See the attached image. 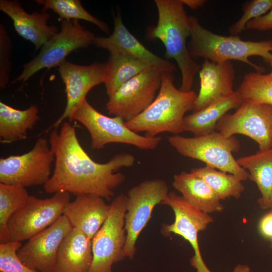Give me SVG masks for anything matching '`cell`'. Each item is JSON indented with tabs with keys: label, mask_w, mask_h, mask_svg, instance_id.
I'll return each mask as SVG.
<instances>
[{
	"label": "cell",
	"mask_w": 272,
	"mask_h": 272,
	"mask_svg": "<svg viewBox=\"0 0 272 272\" xmlns=\"http://www.w3.org/2000/svg\"><path fill=\"white\" fill-rule=\"evenodd\" d=\"M271 8L272 0H252L245 2L242 8L243 15L230 26L229 33L231 36H239L245 30L246 25L249 21L265 14Z\"/></svg>",
	"instance_id": "31"
},
{
	"label": "cell",
	"mask_w": 272,
	"mask_h": 272,
	"mask_svg": "<svg viewBox=\"0 0 272 272\" xmlns=\"http://www.w3.org/2000/svg\"><path fill=\"white\" fill-rule=\"evenodd\" d=\"M93 44L109 52L123 51L144 62L150 67L161 72H174L175 65L152 52L126 28L120 13L114 16V29L108 37H96Z\"/></svg>",
	"instance_id": "18"
},
{
	"label": "cell",
	"mask_w": 272,
	"mask_h": 272,
	"mask_svg": "<svg viewBox=\"0 0 272 272\" xmlns=\"http://www.w3.org/2000/svg\"><path fill=\"white\" fill-rule=\"evenodd\" d=\"M168 142L184 157L201 161L206 166L233 174L242 181L248 179V171L238 164L232 155L241 147L235 136L226 137L215 131L192 138L174 134L168 138Z\"/></svg>",
	"instance_id": "5"
},
{
	"label": "cell",
	"mask_w": 272,
	"mask_h": 272,
	"mask_svg": "<svg viewBox=\"0 0 272 272\" xmlns=\"http://www.w3.org/2000/svg\"><path fill=\"white\" fill-rule=\"evenodd\" d=\"M248 171L249 179L260 193L257 203L262 210L272 209V148L258 150L255 154L236 159Z\"/></svg>",
	"instance_id": "24"
},
{
	"label": "cell",
	"mask_w": 272,
	"mask_h": 272,
	"mask_svg": "<svg viewBox=\"0 0 272 272\" xmlns=\"http://www.w3.org/2000/svg\"><path fill=\"white\" fill-rule=\"evenodd\" d=\"M267 31L272 30V8L265 14L249 21L245 30Z\"/></svg>",
	"instance_id": "34"
},
{
	"label": "cell",
	"mask_w": 272,
	"mask_h": 272,
	"mask_svg": "<svg viewBox=\"0 0 272 272\" xmlns=\"http://www.w3.org/2000/svg\"><path fill=\"white\" fill-rule=\"evenodd\" d=\"M72 228L67 218L62 215L18 250L19 258L26 266L38 272H53L59 247Z\"/></svg>",
	"instance_id": "15"
},
{
	"label": "cell",
	"mask_w": 272,
	"mask_h": 272,
	"mask_svg": "<svg viewBox=\"0 0 272 272\" xmlns=\"http://www.w3.org/2000/svg\"><path fill=\"white\" fill-rule=\"evenodd\" d=\"M70 201V195L66 192H57L45 199L29 196L8 221L9 241L29 240L45 230L63 215Z\"/></svg>",
	"instance_id": "7"
},
{
	"label": "cell",
	"mask_w": 272,
	"mask_h": 272,
	"mask_svg": "<svg viewBox=\"0 0 272 272\" xmlns=\"http://www.w3.org/2000/svg\"><path fill=\"white\" fill-rule=\"evenodd\" d=\"M243 100L235 91L232 95L221 99L202 109L184 117L183 131L199 137L215 131L219 120L231 109L238 108Z\"/></svg>",
	"instance_id": "23"
},
{
	"label": "cell",
	"mask_w": 272,
	"mask_h": 272,
	"mask_svg": "<svg viewBox=\"0 0 272 272\" xmlns=\"http://www.w3.org/2000/svg\"><path fill=\"white\" fill-rule=\"evenodd\" d=\"M57 66L65 86L66 104L61 115L45 132L52 128L56 129L66 118L70 119L76 109L86 99L88 92L103 83L106 63L95 62L81 65L65 59Z\"/></svg>",
	"instance_id": "16"
},
{
	"label": "cell",
	"mask_w": 272,
	"mask_h": 272,
	"mask_svg": "<svg viewBox=\"0 0 272 272\" xmlns=\"http://www.w3.org/2000/svg\"><path fill=\"white\" fill-rule=\"evenodd\" d=\"M183 5H186L191 9L196 10L202 7L206 3L205 0H181Z\"/></svg>",
	"instance_id": "36"
},
{
	"label": "cell",
	"mask_w": 272,
	"mask_h": 272,
	"mask_svg": "<svg viewBox=\"0 0 272 272\" xmlns=\"http://www.w3.org/2000/svg\"><path fill=\"white\" fill-rule=\"evenodd\" d=\"M190 172L206 182L220 200L231 197L239 198L245 190L242 181L237 176L206 165L193 168Z\"/></svg>",
	"instance_id": "27"
},
{
	"label": "cell",
	"mask_w": 272,
	"mask_h": 272,
	"mask_svg": "<svg viewBox=\"0 0 272 272\" xmlns=\"http://www.w3.org/2000/svg\"><path fill=\"white\" fill-rule=\"evenodd\" d=\"M172 185L189 204L200 211L209 214L224 210L211 188L191 172L182 171L174 175Z\"/></svg>",
	"instance_id": "22"
},
{
	"label": "cell",
	"mask_w": 272,
	"mask_h": 272,
	"mask_svg": "<svg viewBox=\"0 0 272 272\" xmlns=\"http://www.w3.org/2000/svg\"><path fill=\"white\" fill-rule=\"evenodd\" d=\"M174 80L173 72H162L161 86L156 98L143 112L125 122L128 128L137 133L144 131L148 137H155L162 132L178 134L183 132L184 115L192 110L197 94L193 90L178 89Z\"/></svg>",
	"instance_id": "3"
},
{
	"label": "cell",
	"mask_w": 272,
	"mask_h": 272,
	"mask_svg": "<svg viewBox=\"0 0 272 272\" xmlns=\"http://www.w3.org/2000/svg\"><path fill=\"white\" fill-rule=\"evenodd\" d=\"M103 78L108 97L128 81L150 67L138 58L121 51L109 52Z\"/></svg>",
	"instance_id": "26"
},
{
	"label": "cell",
	"mask_w": 272,
	"mask_h": 272,
	"mask_svg": "<svg viewBox=\"0 0 272 272\" xmlns=\"http://www.w3.org/2000/svg\"><path fill=\"white\" fill-rule=\"evenodd\" d=\"M42 6V11L51 10L56 13L60 20H83L93 23L105 33H109L108 25L89 13L79 0H37Z\"/></svg>",
	"instance_id": "29"
},
{
	"label": "cell",
	"mask_w": 272,
	"mask_h": 272,
	"mask_svg": "<svg viewBox=\"0 0 272 272\" xmlns=\"http://www.w3.org/2000/svg\"><path fill=\"white\" fill-rule=\"evenodd\" d=\"M11 40L3 24L0 25V87H5L8 83L11 68Z\"/></svg>",
	"instance_id": "33"
},
{
	"label": "cell",
	"mask_w": 272,
	"mask_h": 272,
	"mask_svg": "<svg viewBox=\"0 0 272 272\" xmlns=\"http://www.w3.org/2000/svg\"><path fill=\"white\" fill-rule=\"evenodd\" d=\"M54 158L47 140L40 137L28 152L0 159V183L25 187L44 185L50 178Z\"/></svg>",
	"instance_id": "11"
},
{
	"label": "cell",
	"mask_w": 272,
	"mask_h": 272,
	"mask_svg": "<svg viewBox=\"0 0 272 272\" xmlns=\"http://www.w3.org/2000/svg\"><path fill=\"white\" fill-rule=\"evenodd\" d=\"M242 100L272 106V78L258 72L245 74L236 90Z\"/></svg>",
	"instance_id": "30"
},
{
	"label": "cell",
	"mask_w": 272,
	"mask_h": 272,
	"mask_svg": "<svg viewBox=\"0 0 272 272\" xmlns=\"http://www.w3.org/2000/svg\"><path fill=\"white\" fill-rule=\"evenodd\" d=\"M70 120H77L89 131L91 148H103L110 143L132 145L142 150H154L162 140L160 136L148 137L141 135L128 128L120 117L106 116L95 109L86 99L76 109Z\"/></svg>",
	"instance_id": "6"
},
{
	"label": "cell",
	"mask_w": 272,
	"mask_h": 272,
	"mask_svg": "<svg viewBox=\"0 0 272 272\" xmlns=\"http://www.w3.org/2000/svg\"><path fill=\"white\" fill-rule=\"evenodd\" d=\"M200 89L192 110L195 112L235 92V69L230 61L214 62L205 59L198 72Z\"/></svg>",
	"instance_id": "17"
},
{
	"label": "cell",
	"mask_w": 272,
	"mask_h": 272,
	"mask_svg": "<svg viewBox=\"0 0 272 272\" xmlns=\"http://www.w3.org/2000/svg\"><path fill=\"white\" fill-rule=\"evenodd\" d=\"M158 19L157 25L149 30L151 39H159L165 46V56L174 59L180 69L182 81L180 90L191 91L194 76L201 65L189 53L186 45L190 37L192 27L181 0H155Z\"/></svg>",
	"instance_id": "2"
},
{
	"label": "cell",
	"mask_w": 272,
	"mask_h": 272,
	"mask_svg": "<svg viewBox=\"0 0 272 272\" xmlns=\"http://www.w3.org/2000/svg\"><path fill=\"white\" fill-rule=\"evenodd\" d=\"M92 261V240L73 227L59 247L53 272H89Z\"/></svg>",
	"instance_id": "21"
},
{
	"label": "cell",
	"mask_w": 272,
	"mask_h": 272,
	"mask_svg": "<svg viewBox=\"0 0 272 272\" xmlns=\"http://www.w3.org/2000/svg\"><path fill=\"white\" fill-rule=\"evenodd\" d=\"M60 31L44 44L37 55L24 64L22 72L12 83L21 81L22 87L37 72L57 66L71 52L93 44L96 36L78 20H60Z\"/></svg>",
	"instance_id": "9"
},
{
	"label": "cell",
	"mask_w": 272,
	"mask_h": 272,
	"mask_svg": "<svg viewBox=\"0 0 272 272\" xmlns=\"http://www.w3.org/2000/svg\"><path fill=\"white\" fill-rule=\"evenodd\" d=\"M232 272H250V267L246 264H238Z\"/></svg>",
	"instance_id": "37"
},
{
	"label": "cell",
	"mask_w": 272,
	"mask_h": 272,
	"mask_svg": "<svg viewBox=\"0 0 272 272\" xmlns=\"http://www.w3.org/2000/svg\"><path fill=\"white\" fill-rule=\"evenodd\" d=\"M216 130L226 137L247 136L258 144L259 150L272 148V106L244 100L234 113L221 117Z\"/></svg>",
	"instance_id": "12"
},
{
	"label": "cell",
	"mask_w": 272,
	"mask_h": 272,
	"mask_svg": "<svg viewBox=\"0 0 272 272\" xmlns=\"http://www.w3.org/2000/svg\"><path fill=\"white\" fill-rule=\"evenodd\" d=\"M39 109L31 105L25 110L17 109L0 102V139L3 143H11L27 138V131L39 119Z\"/></svg>",
	"instance_id": "25"
},
{
	"label": "cell",
	"mask_w": 272,
	"mask_h": 272,
	"mask_svg": "<svg viewBox=\"0 0 272 272\" xmlns=\"http://www.w3.org/2000/svg\"></svg>",
	"instance_id": "41"
},
{
	"label": "cell",
	"mask_w": 272,
	"mask_h": 272,
	"mask_svg": "<svg viewBox=\"0 0 272 272\" xmlns=\"http://www.w3.org/2000/svg\"><path fill=\"white\" fill-rule=\"evenodd\" d=\"M258 229L263 238L269 242L272 241V209L260 218Z\"/></svg>",
	"instance_id": "35"
},
{
	"label": "cell",
	"mask_w": 272,
	"mask_h": 272,
	"mask_svg": "<svg viewBox=\"0 0 272 272\" xmlns=\"http://www.w3.org/2000/svg\"><path fill=\"white\" fill-rule=\"evenodd\" d=\"M189 18L192 33L188 49L192 58L200 57L216 63L237 60L260 73L264 69L251 62L249 57L258 56L266 63L272 61V40L244 41L239 36L220 35L204 28L195 17L192 16Z\"/></svg>",
	"instance_id": "4"
},
{
	"label": "cell",
	"mask_w": 272,
	"mask_h": 272,
	"mask_svg": "<svg viewBox=\"0 0 272 272\" xmlns=\"http://www.w3.org/2000/svg\"><path fill=\"white\" fill-rule=\"evenodd\" d=\"M0 10L12 19L17 33L31 42L36 50L58 33L56 26L47 24L50 15L46 12L29 14L16 0H1Z\"/></svg>",
	"instance_id": "19"
},
{
	"label": "cell",
	"mask_w": 272,
	"mask_h": 272,
	"mask_svg": "<svg viewBox=\"0 0 272 272\" xmlns=\"http://www.w3.org/2000/svg\"><path fill=\"white\" fill-rule=\"evenodd\" d=\"M271 53H272V49H271Z\"/></svg>",
	"instance_id": "40"
},
{
	"label": "cell",
	"mask_w": 272,
	"mask_h": 272,
	"mask_svg": "<svg viewBox=\"0 0 272 272\" xmlns=\"http://www.w3.org/2000/svg\"><path fill=\"white\" fill-rule=\"evenodd\" d=\"M29 197L25 187L0 183V242L9 241L8 222Z\"/></svg>",
	"instance_id": "28"
},
{
	"label": "cell",
	"mask_w": 272,
	"mask_h": 272,
	"mask_svg": "<svg viewBox=\"0 0 272 272\" xmlns=\"http://www.w3.org/2000/svg\"><path fill=\"white\" fill-rule=\"evenodd\" d=\"M21 247L18 241L0 244L1 272H38L26 266L19 258L17 251Z\"/></svg>",
	"instance_id": "32"
},
{
	"label": "cell",
	"mask_w": 272,
	"mask_h": 272,
	"mask_svg": "<svg viewBox=\"0 0 272 272\" xmlns=\"http://www.w3.org/2000/svg\"><path fill=\"white\" fill-rule=\"evenodd\" d=\"M162 72L149 68L122 85L109 98L106 104L108 113L126 122L143 112L158 94Z\"/></svg>",
	"instance_id": "13"
},
{
	"label": "cell",
	"mask_w": 272,
	"mask_h": 272,
	"mask_svg": "<svg viewBox=\"0 0 272 272\" xmlns=\"http://www.w3.org/2000/svg\"><path fill=\"white\" fill-rule=\"evenodd\" d=\"M270 66H271V72L270 73L268 74V75L272 78V61L269 63Z\"/></svg>",
	"instance_id": "38"
},
{
	"label": "cell",
	"mask_w": 272,
	"mask_h": 272,
	"mask_svg": "<svg viewBox=\"0 0 272 272\" xmlns=\"http://www.w3.org/2000/svg\"><path fill=\"white\" fill-rule=\"evenodd\" d=\"M110 205H108L102 197L92 194L77 195L73 201L65 207L63 215L73 227L84 233L90 239L100 229L107 219Z\"/></svg>",
	"instance_id": "20"
},
{
	"label": "cell",
	"mask_w": 272,
	"mask_h": 272,
	"mask_svg": "<svg viewBox=\"0 0 272 272\" xmlns=\"http://www.w3.org/2000/svg\"><path fill=\"white\" fill-rule=\"evenodd\" d=\"M126 202L123 194L112 201L107 219L92 240L93 261L89 272H112L113 264L124 258Z\"/></svg>",
	"instance_id": "10"
},
{
	"label": "cell",
	"mask_w": 272,
	"mask_h": 272,
	"mask_svg": "<svg viewBox=\"0 0 272 272\" xmlns=\"http://www.w3.org/2000/svg\"><path fill=\"white\" fill-rule=\"evenodd\" d=\"M161 205L170 207L175 216L173 223L162 225V233L165 235L173 233L182 236L190 243L194 251L190 260L191 265L196 272H211L202 258L198 234L214 221L212 217L194 208L174 192H169Z\"/></svg>",
	"instance_id": "14"
},
{
	"label": "cell",
	"mask_w": 272,
	"mask_h": 272,
	"mask_svg": "<svg viewBox=\"0 0 272 272\" xmlns=\"http://www.w3.org/2000/svg\"><path fill=\"white\" fill-rule=\"evenodd\" d=\"M49 143L55 166L44 185L47 193L92 194L110 199L114 194L113 189L125 179L124 174L116 171L132 166L135 162L134 157L127 153L117 154L105 163L95 162L81 146L75 128L67 122L62 123L59 132L55 129L51 132Z\"/></svg>",
	"instance_id": "1"
},
{
	"label": "cell",
	"mask_w": 272,
	"mask_h": 272,
	"mask_svg": "<svg viewBox=\"0 0 272 272\" xmlns=\"http://www.w3.org/2000/svg\"><path fill=\"white\" fill-rule=\"evenodd\" d=\"M168 193L167 184L160 179L144 181L128 190L124 217V257L133 258L139 236L151 218L154 208L161 205Z\"/></svg>",
	"instance_id": "8"
},
{
	"label": "cell",
	"mask_w": 272,
	"mask_h": 272,
	"mask_svg": "<svg viewBox=\"0 0 272 272\" xmlns=\"http://www.w3.org/2000/svg\"><path fill=\"white\" fill-rule=\"evenodd\" d=\"M269 247L272 249V241L269 242Z\"/></svg>",
	"instance_id": "39"
}]
</instances>
